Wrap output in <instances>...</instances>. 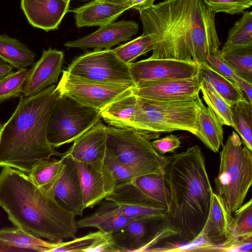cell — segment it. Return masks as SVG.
<instances>
[{"label":"cell","instance_id":"obj_1","mask_svg":"<svg viewBox=\"0 0 252 252\" xmlns=\"http://www.w3.org/2000/svg\"><path fill=\"white\" fill-rule=\"evenodd\" d=\"M139 14L143 33L154 39L150 59L199 64L219 49L216 14L203 0H165Z\"/></svg>","mask_w":252,"mask_h":252},{"label":"cell","instance_id":"obj_2","mask_svg":"<svg viewBox=\"0 0 252 252\" xmlns=\"http://www.w3.org/2000/svg\"><path fill=\"white\" fill-rule=\"evenodd\" d=\"M163 175L168 195L167 216L151 246L173 237L191 243L204 226L214 193L200 147L167 156Z\"/></svg>","mask_w":252,"mask_h":252},{"label":"cell","instance_id":"obj_3","mask_svg":"<svg viewBox=\"0 0 252 252\" xmlns=\"http://www.w3.org/2000/svg\"><path fill=\"white\" fill-rule=\"evenodd\" d=\"M0 207L16 227L37 237L52 242L75 238L76 216L19 170L9 166L1 170Z\"/></svg>","mask_w":252,"mask_h":252},{"label":"cell","instance_id":"obj_4","mask_svg":"<svg viewBox=\"0 0 252 252\" xmlns=\"http://www.w3.org/2000/svg\"><path fill=\"white\" fill-rule=\"evenodd\" d=\"M61 96L55 85L32 96L21 94L10 118L0 126V167L29 174L35 161L63 155L47 137L49 118Z\"/></svg>","mask_w":252,"mask_h":252},{"label":"cell","instance_id":"obj_5","mask_svg":"<svg viewBox=\"0 0 252 252\" xmlns=\"http://www.w3.org/2000/svg\"><path fill=\"white\" fill-rule=\"evenodd\" d=\"M136 97L135 131L151 139L158 138L160 132L179 130L195 134L201 99L199 94L191 98L171 101Z\"/></svg>","mask_w":252,"mask_h":252},{"label":"cell","instance_id":"obj_6","mask_svg":"<svg viewBox=\"0 0 252 252\" xmlns=\"http://www.w3.org/2000/svg\"><path fill=\"white\" fill-rule=\"evenodd\" d=\"M242 144L239 135L232 131L222 145L215 179V193L232 216L243 204L252 184V151Z\"/></svg>","mask_w":252,"mask_h":252},{"label":"cell","instance_id":"obj_7","mask_svg":"<svg viewBox=\"0 0 252 252\" xmlns=\"http://www.w3.org/2000/svg\"><path fill=\"white\" fill-rule=\"evenodd\" d=\"M106 147L135 177L163 172L167 156L159 154L151 139L133 130L106 126Z\"/></svg>","mask_w":252,"mask_h":252},{"label":"cell","instance_id":"obj_8","mask_svg":"<svg viewBox=\"0 0 252 252\" xmlns=\"http://www.w3.org/2000/svg\"><path fill=\"white\" fill-rule=\"evenodd\" d=\"M101 119L99 111L61 95L49 119L48 141L54 149L74 142Z\"/></svg>","mask_w":252,"mask_h":252},{"label":"cell","instance_id":"obj_9","mask_svg":"<svg viewBox=\"0 0 252 252\" xmlns=\"http://www.w3.org/2000/svg\"><path fill=\"white\" fill-rule=\"evenodd\" d=\"M67 71L90 81L134 87L129 66L120 59L113 49H94L77 57Z\"/></svg>","mask_w":252,"mask_h":252},{"label":"cell","instance_id":"obj_10","mask_svg":"<svg viewBox=\"0 0 252 252\" xmlns=\"http://www.w3.org/2000/svg\"><path fill=\"white\" fill-rule=\"evenodd\" d=\"M133 87L98 83L63 70L56 89L61 95L100 112L113 102L132 93Z\"/></svg>","mask_w":252,"mask_h":252},{"label":"cell","instance_id":"obj_11","mask_svg":"<svg viewBox=\"0 0 252 252\" xmlns=\"http://www.w3.org/2000/svg\"><path fill=\"white\" fill-rule=\"evenodd\" d=\"M129 66L134 87L145 82L190 78L199 72L195 62L174 59L149 58L129 63Z\"/></svg>","mask_w":252,"mask_h":252},{"label":"cell","instance_id":"obj_12","mask_svg":"<svg viewBox=\"0 0 252 252\" xmlns=\"http://www.w3.org/2000/svg\"><path fill=\"white\" fill-rule=\"evenodd\" d=\"M105 199L114 202L122 212L129 217L163 222L167 218L168 208L155 203L132 183L118 188Z\"/></svg>","mask_w":252,"mask_h":252},{"label":"cell","instance_id":"obj_13","mask_svg":"<svg viewBox=\"0 0 252 252\" xmlns=\"http://www.w3.org/2000/svg\"><path fill=\"white\" fill-rule=\"evenodd\" d=\"M232 216L226 211L220 198L213 193L209 214L204 226L196 239L200 240V251H217L234 236Z\"/></svg>","mask_w":252,"mask_h":252},{"label":"cell","instance_id":"obj_14","mask_svg":"<svg viewBox=\"0 0 252 252\" xmlns=\"http://www.w3.org/2000/svg\"><path fill=\"white\" fill-rule=\"evenodd\" d=\"M200 91L199 72L190 78L168 79L142 83L133 88L132 93L141 98L171 101L196 96Z\"/></svg>","mask_w":252,"mask_h":252},{"label":"cell","instance_id":"obj_15","mask_svg":"<svg viewBox=\"0 0 252 252\" xmlns=\"http://www.w3.org/2000/svg\"><path fill=\"white\" fill-rule=\"evenodd\" d=\"M75 162L86 208L99 204L116 190L114 181L104 161L98 165Z\"/></svg>","mask_w":252,"mask_h":252},{"label":"cell","instance_id":"obj_16","mask_svg":"<svg viewBox=\"0 0 252 252\" xmlns=\"http://www.w3.org/2000/svg\"><path fill=\"white\" fill-rule=\"evenodd\" d=\"M139 30L137 23L133 21L122 20L100 26L94 32L66 42L64 45L67 48L81 49H110L122 42L130 39Z\"/></svg>","mask_w":252,"mask_h":252},{"label":"cell","instance_id":"obj_17","mask_svg":"<svg viewBox=\"0 0 252 252\" xmlns=\"http://www.w3.org/2000/svg\"><path fill=\"white\" fill-rule=\"evenodd\" d=\"M63 51L49 48L33 64L25 83L22 94L30 96L58 82L63 63Z\"/></svg>","mask_w":252,"mask_h":252},{"label":"cell","instance_id":"obj_18","mask_svg":"<svg viewBox=\"0 0 252 252\" xmlns=\"http://www.w3.org/2000/svg\"><path fill=\"white\" fill-rule=\"evenodd\" d=\"M106 148V126L100 120L76 139L62 156L76 162L98 165L103 162Z\"/></svg>","mask_w":252,"mask_h":252},{"label":"cell","instance_id":"obj_19","mask_svg":"<svg viewBox=\"0 0 252 252\" xmlns=\"http://www.w3.org/2000/svg\"><path fill=\"white\" fill-rule=\"evenodd\" d=\"M163 221L152 219H136L112 233L120 252H145Z\"/></svg>","mask_w":252,"mask_h":252},{"label":"cell","instance_id":"obj_20","mask_svg":"<svg viewBox=\"0 0 252 252\" xmlns=\"http://www.w3.org/2000/svg\"><path fill=\"white\" fill-rule=\"evenodd\" d=\"M64 162L62 175L54 190L53 197L62 207L75 216L83 215L86 209L74 160L61 156Z\"/></svg>","mask_w":252,"mask_h":252},{"label":"cell","instance_id":"obj_21","mask_svg":"<svg viewBox=\"0 0 252 252\" xmlns=\"http://www.w3.org/2000/svg\"><path fill=\"white\" fill-rule=\"evenodd\" d=\"M21 6L32 26L48 32L58 29L69 3L63 0H21Z\"/></svg>","mask_w":252,"mask_h":252},{"label":"cell","instance_id":"obj_22","mask_svg":"<svg viewBox=\"0 0 252 252\" xmlns=\"http://www.w3.org/2000/svg\"><path fill=\"white\" fill-rule=\"evenodd\" d=\"M130 9L128 0L123 3H114L93 0L72 11L77 28L101 26L115 21L125 11Z\"/></svg>","mask_w":252,"mask_h":252},{"label":"cell","instance_id":"obj_23","mask_svg":"<svg viewBox=\"0 0 252 252\" xmlns=\"http://www.w3.org/2000/svg\"><path fill=\"white\" fill-rule=\"evenodd\" d=\"M91 215L76 221L78 228L94 227L105 232L114 233L136 219L124 214L114 202L104 199Z\"/></svg>","mask_w":252,"mask_h":252},{"label":"cell","instance_id":"obj_24","mask_svg":"<svg viewBox=\"0 0 252 252\" xmlns=\"http://www.w3.org/2000/svg\"><path fill=\"white\" fill-rule=\"evenodd\" d=\"M222 124L215 112L199 100L197 118V131L194 135L210 150L219 151L223 145Z\"/></svg>","mask_w":252,"mask_h":252},{"label":"cell","instance_id":"obj_25","mask_svg":"<svg viewBox=\"0 0 252 252\" xmlns=\"http://www.w3.org/2000/svg\"><path fill=\"white\" fill-rule=\"evenodd\" d=\"M136 108L137 97L132 93L113 102L100 111V114L109 126L134 131Z\"/></svg>","mask_w":252,"mask_h":252},{"label":"cell","instance_id":"obj_26","mask_svg":"<svg viewBox=\"0 0 252 252\" xmlns=\"http://www.w3.org/2000/svg\"><path fill=\"white\" fill-rule=\"evenodd\" d=\"M64 168V162L62 158L42 159L33 163L28 175L36 187L53 197L54 189Z\"/></svg>","mask_w":252,"mask_h":252},{"label":"cell","instance_id":"obj_27","mask_svg":"<svg viewBox=\"0 0 252 252\" xmlns=\"http://www.w3.org/2000/svg\"><path fill=\"white\" fill-rule=\"evenodd\" d=\"M35 54L18 39L0 34V59L17 69L34 63Z\"/></svg>","mask_w":252,"mask_h":252},{"label":"cell","instance_id":"obj_28","mask_svg":"<svg viewBox=\"0 0 252 252\" xmlns=\"http://www.w3.org/2000/svg\"><path fill=\"white\" fill-rule=\"evenodd\" d=\"M198 65L199 77L210 83L230 106L247 99L239 87L215 71L206 63Z\"/></svg>","mask_w":252,"mask_h":252},{"label":"cell","instance_id":"obj_29","mask_svg":"<svg viewBox=\"0 0 252 252\" xmlns=\"http://www.w3.org/2000/svg\"><path fill=\"white\" fill-rule=\"evenodd\" d=\"M0 245L3 247L49 252L53 242L45 241L18 227L0 230Z\"/></svg>","mask_w":252,"mask_h":252},{"label":"cell","instance_id":"obj_30","mask_svg":"<svg viewBox=\"0 0 252 252\" xmlns=\"http://www.w3.org/2000/svg\"><path fill=\"white\" fill-rule=\"evenodd\" d=\"M163 173L137 177L131 183L155 203L168 208V195Z\"/></svg>","mask_w":252,"mask_h":252},{"label":"cell","instance_id":"obj_31","mask_svg":"<svg viewBox=\"0 0 252 252\" xmlns=\"http://www.w3.org/2000/svg\"><path fill=\"white\" fill-rule=\"evenodd\" d=\"M232 127L245 147L252 151V103L247 99L231 106Z\"/></svg>","mask_w":252,"mask_h":252},{"label":"cell","instance_id":"obj_32","mask_svg":"<svg viewBox=\"0 0 252 252\" xmlns=\"http://www.w3.org/2000/svg\"><path fill=\"white\" fill-rule=\"evenodd\" d=\"M220 53L227 66L252 84V46L220 50Z\"/></svg>","mask_w":252,"mask_h":252},{"label":"cell","instance_id":"obj_33","mask_svg":"<svg viewBox=\"0 0 252 252\" xmlns=\"http://www.w3.org/2000/svg\"><path fill=\"white\" fill-rule=\"evenodd\" d=\"M228 32V36L221 51L239 47L252 46V12H242Z\"/></svg>","mask_w":252,"mask_h":252},{"label":"cell","instance_id":"obj_34","mask_svg":"<svg viewBox=\"0 0 252 252\" xmlns=\"http://www.w3.org/2000/svg\"><path fill=\"white\" fill-rule=\"evenodd\" d=\"M200 91L208 106L215 112L223 125L232 126L231 106L210 83L200 78Z\"/></svg>","mask_w":252,"mask_h":252},{"label":"cell","instance_id":"obj_35","mask_svg":"<svg viewBox=\"0 0 252 252\" xmlns=\"http://www.w3.org/2000/svg\"><path fill=\"white\" fill-rule=\"evenodd\" d=\"M154 39L150 34L141 36L114 49L118 57L126 64L133 63L138 57L152 51Z\"/></svg>","mask_w":252,"mask_h":252},{"label":"cell","instance_id":"obj_36","mask_svg":"<svg viewBox=\"0 0 252 252\" xmlns=\"http://www.w3.org/2000/svg\"><path fill=\"white\" fill-rule=\"evenodd\" d=\"M219 49L215 50L207 58V63L213 69L239 87L252 103V84L248 82L227 66L222 60Z\"/></svg>","mask_w":252,"mask_h":252},{"label":"cell","instance_id":"obj_37","mask_svg":"<svg viewBox=\"0 0 252 252\" xmlns=\"http://www.w3.org/2000/svg\"><path fill=\"white\" fill-rule=\"evenodd\" d=\"M30 70L25 68L11 71L0 79V103L11 98L20 97Z\"/></svg>","mask_w":252,"mask_h":252},{"label":"cell","instance_id":"obj_38","mask_svg":"<svg viewBox=\"0 0 252 252\" xmlns=\"http://www.w3.org/2000/svg\"><path fill=\"white\" fill-rule=\"evenodd\" d=\"M234 237L252 238V199L243 204L232 216Z\"/></svg>","mask_w":252,"mask_h":252},{"label":"cell","instance_id":"obj_39","mask_svg":"<svg viewBox=\"0 0 252 252\" xmlns=\"http://www.w3.org/2000/svg\"><path fill=\"white\" fill-rule=\"evenodd\" d=\"M104 161L114 181L116 189L131 183L135 178L132 172L107 148Z\"/></svg>","mask_w":252,"mask_h":252},{"label":"cell","instance_id":"obj_40","mask_svg":"<svg viewBox=\"0 0 252 252\" xmlns=\"http://www.w3.org/2000/svg\"><path fill=\"white\" fill-rule=\"evenodd\" d=\"M102 232V231L99 230L81 237L74 238L73 240L70 241H62L53 242L52 247L49 252H85L86 249L100 235Z\"/></svg>","mask_w":252,"mask_h":252},{"label":"cell","instance_id":"obj_41","mask_svg":"<svg viewBox=\"0 0 252 252\" xmlns=\"http://www.w3.org/2000/svg\"><path fill=\"white\" fill-rule=\"evenodd\" d=\"M215 14L223 12L234 15L243 12L252 5V0H203Z\"/></svg>","mask_w":252,"mask_h":252},{"label":"cell","instance_id":"obj_42","mask_svg":"<svg viewBox=\"0 0 252 252\" xmlns=\"http://www.w3.org/2000/svg\"><path fill=\"white\" fill-rule=\"evenodd\" d=\"M85 252H120V251L114 242L112 233L102 231Z\"/></svg>","mask_w":252,"mask_h":252},{"label":"cell","instance_id":"obj_43","mask_svg":"<svg viewBox=\"0 0 252 252\" xmlns=\"http://www.w3.org/2000/svg\"><path fill=\"white\" fill-rule=\"evenodd\" d=\"M154 149L160 155L168 152H174L181 146L180 137L174 134H170L164 137L151 141Z\"/></svg>","mask_w":252,"mask_h":252},{"label":"cell","instance_id":"obj_44","mask_svg":"<svg viewBox=\"0 0 252 252\" xmlns=\"http://www.w3.org/2000/svg\"><path fill=\"white\" fill-rule=\"evenodd\" d=\"M252 238L234 237L230 241L220 246L217 251L221 252H251Z\"/></svg>","mask_w":252,"mask_h":252},{"label":"cell","instance_id":"obj_45","mask_svg":"<svg viewBox=\"0 0 252 252\" xmlns=\"http://www.w3.org/2000/svg\"><path fill=\"white\" fill-rule=\"evenodd\" d=\"M130 9L138 10L139 12L146 10L154 4L155 0H128Z\"/></svg>","mask_w":252,"mask_h":252},{"label":"cell","instance_id":"obj_46","mask_svg":"<svg viewBox=\"0 0 252 252\" xmlns=\"http://www.w3.org/2000/svg\"><path fill=\"white\" fill-rule=\"evenodd\" d=\"M12 68L10 65L0 59V79L12 71Z\"/></svg>","mask_w":252,"mask_h":252},{"label":"cell","instance_id":"obj_47","mask_svg":"<svg viewBox=\"0 0 252 252\" xmlns=\"http://www.w3.org/2000/svg\"><path fill=\"white\" fill-rule=\"evenodd\" d=\"M128 0H103L102 1H105L114 3H123L127 1Z\"/></svg>","mask_w":252,"mask_h":252},{"label":"cell","instance_id":"obj_48","mask_svg":"<svg viewBox=\"0 0 252 252\" xmlns=\"http://www.w3.org/2000/svg\"><path fill=\"white\" fill-rule=\"evenodd\" d=\"M64 1H65L67 3H69L71 0H63Z\"/></svg>","mask_w":252,"mask_h":252},{"label":"cell","instance_id":"obj_49","mask_svg":"<svg viewBox=\"0 0 252 252\" xmlns=\"http://www.w3.org/2000/svg\"><path fill=\"white\" fill-rule=\"evenodd\" d=\"M101 0V1H102V0Z\"/></svg>","mask_w":252,"mask_h":252},{"label":"cell","instance_id":"obj_50","mask_svg":"<svg viewBox=\"0 0 252 252\" xmlns=\"http://www.w3.org/2000/svg\"></svg>","mask_w":252,"mask_h":252}]
</instances>
